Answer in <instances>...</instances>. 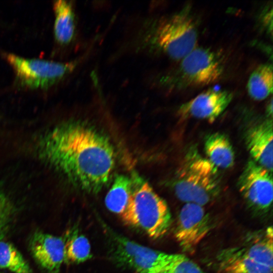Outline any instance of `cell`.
<instances>
[{"mask_svg": "<svg viewBox=\"0 0 273 273\" xmlns=\"http://www.w3.org/2000/svg\"><path fill=\"white\" fill-rule=\"evenodd\" d=\"M40 153L74 185L99 192L109 180L115 163L114 147L106 134L85 121L74 120L50 130Z\"/></svg>", "mask_w": 273, "mask_h": 273, "instance_id": "cell-1", "label": "cell"}, {"mask_svg": "<svg viewBox=\"0 0 273 273\" xmlns=\"http://www.w3.org/2000/svg\"><path fill=\"white\" fill-rule=\"evenodd\" d=\"M198 24L189 4L168 13L133 14L126 20L108 61L134 57L178 61L197 47Z\"/></svg>", "mask_w": 273, "mask_h": 273, "instance_id": "cell-2", "label": "cell"}, {"mask_svg": "<svg viewBox=\"0 0 273 273\" xmlns=\"http://www.w3.org/2000/svg\"><path fill=\"white\" fill-rule=\"evenodd\" d=\"M177 62L168 69L147 73L146 86L163 93L204 87L220 81L226 67L224 54L207 47H196Z\"/></svg>", "mask_w": 273, "mask_h": 273, "instance_id": "cell-3", "label": "cell"}, {"mask_svg": "<svg viewBox=\"0 0 273 273\" xmlns=\"http://www.w3.org/2000/svg\"><path fill=\"white\" fill-rule=\"evenodd\" d=\"M101 39L95 35L80 54L67 62L24 58L13 54H6L5 57L22 86L44 88L63 81L83 67L95 53Z\"/></svg>", "mask_w": 273, "mask_h": 273, "instance_id": "cell-4", "label": "cell"}, {"mask_svg": "<svg viewBox=\"0 0 273 273\" xmlns=\"http://www.w3.org/2000/svg\"><path fill=\"white\" fill-rule=\"evenodd\" d=\"M120 215L127 225L152 239L163 237L171 224V215L166 202L148 183L139 178L132 181L127 205Z\"/></svg>", "mask_w": 273, "mask_h": 273, "instance_id": "cell-5", "label": "cell"}, {"mask_svg": "<svg viewBox=\"0 0 273 273\" xmlns=\"http://www.w3.org/2000/svg\"><path fill=\"white\" fill-rule=\"evenodd\" d=\"M174 190L177 197L185 203L207 204L220 192L217 168L196 149H190L177 170Z\"/></svg>", "mask_w": 273, "mask_h": 273, "instance_id": "cell-6", "label": "cell"}, {"mask_svg": "<svg viewBox=\"0 0 273 273\" xmlns=\"http://www.w3.org/2000/svg\"><path fill=\"white\" fill-rule=\"evenodd\" d=\"M113 258L120 265L138 273H156L174 261L179 254L156 250L139 244L104 225Z\"/></svg>", "mask_w": 273, "mask_h": 273, "instance_id": "cell-7", "label": "cell"}, {"mask_svg": "<svg viewBox=\"0 0 273 273\" xmlns=\"http://www.w3.org/2000/svg\"><path fill=\"white\" fill-rule=\"evenodd\" d=\"M238 186L253 210L259 213L268 211L272 202V172L254 160H250L241 174Z\"/></svg>", "mask_w": 273, "mask_h": 273, "instance_id": "cell-8", "label": "cell"}, {"mask_svg": "<svg viewBox=\"0 0 273 273\" xmlns=\"http://www.w3.org/2000/svg\"><path fill=\"white\" fill-rule=\"evenodd\" d=\"M211 228L210 218L203 206L186 203L178 214L174 236L183 250L192 252Z\"/></svg>", "mask_w": 273, "mask_h": 273, "instance_id": "cell-9", "label": "cell"}, {"mask_svg": "<svg viewBox=\"0 0 273 273\" xmlns=\"http://www.w3.org/2000/svg\"><path fill=\"white\" fill-rule=\"evenodd\" d=\"M233 99L232 93L224 89H209L182 104L180 116L204 119L212 123L225 110Z\"/></svg>", "mask_w": 273, "mask_h": 273, "instance_id": "cell-10", "label": "cell"}, {"mask_svg": "<svg viewBox=\"0 0 273 273\" xmlns=\"http://www.w3.org/2000/svg\"><path fill=\"white\" fill-rule=\"evenodd\" d=\"M64 239L36 232L29 242L31 253L38 264L49 273H59L64 258Z\"/></svg>", "mask_w": 273, "mask_h": 273, "instance_id": "cell-11", "label": "cell"}, {"mask_svg": "<svg viewBox=\"0 0 273 273\" xmlns=\"http://www.w3.org/2000/svg\"><path fill=\"white\" fill-rule=\"evenodd\" d=\"M272 121L268 119L251 127L245 135L246 145L253 160L272 170Z\"/></svg>", "mask_w": 273, "mask_h": 273, "instance_id": "cell-12", "label": "cell"}, {"mask_svg": "<svg viewBox=\"0 0 273 273\" xmlns=\"http://www.w3.org/2000/svg\"><path fill=\"white\" fill-rule=\"evenodd\" d=\"M54 36L57 43L68 47L79 40V24L75 5L72 1L54 2Z\"/></svg>", "mask_w": 273, "mask_h": 273, "instance_id": "cell-13", "label": "cell"}, {"mask_svg": "<svg viewBox=\"0 0 273 273\" xmlns=\"http://www.w3.org/2000/svg\"><path fill=\"white\" fill-rule=\"evenodd\" d=\"M220 273H272V268L249 258L241 247L221 251L217 256Z\"/></svg>", "mask_w": 273, "mask_h": 273, "instance_id": "cell-14", "label": "cell"}, {"mask_svg": "<svg viewBox=\"0 0 273 273\" xmlns=\"http://www.w3.org/2000/svg\"><path fill=\"white\" fill-rule=\"evenodd\" d=\"M272 227H267L249 235L241 247L249 258L272 268Z\"/></svg>", "mask_w": 273, "mask_h": 273, "instance_id": "cell-15", "label": "cell"}, {"mask_svg": "<svg viewBox=\"0 0 273 273\" xmlns=\"http://www.w3.org/2000/svg\"><path fill=\"white\" fill-rule=\"evenodd\" d=\"M204 150L207 159L216 168L226 169L235 162V153L228 138L215 132L208 134L205 139Z\"/></svg>", "mask_w": 273, "mask_h": 273, "instance_id": "cell-16", "label": "cell"}, {"mask_svg": "<svg viewBox=\"0 0 273 273\" xmlns=\"http://www.w3.org/2000/svg\"><path fill=\"white\" fill-rule=\"evenodd\" d=\"M272 66L264 63L256 68L249 76L247 91L250 97L256 101L263 100L272 93Z\"/></svg>", "mask_w": 273, "mask_h": 273, "instance_id": "cell-17", "label": "cell"}, {"mask_svg": "<svg viewBox=\"0 0 273 273\" xmlns=\"http://www.w3.org/2000/svg\"><path fill=\"white\" fill-rule=\"evenodd\" d=\"M64 262L70 264L82 263L91 258V246L88 239L73 229L64 240Z\"/></svg>", "mask_w": 273, "mask_h": 273, "instance_id": "cell-18", "label": "cell"}, {"mask_svg": "<svg viewBox=\"0 0 273 273\" xmlns=\"http://www.w3.org/2000/svg\"><path fill=\"white\" fill-rule=\"evenodd\" d=\"M132 181L126 175H117L105 197V204L112 212L121 215L125 209L131 192Z\"/></svg>", "mask_w": 273, "mask_h": 273, "instance_id": "cell-19", "label": "cell"}, {"mask_svg": "<svg viewBox=\"0 0 273 273\" xmlns=\"http://www.w3.org/2000/svg\"><path fill=\"white\" fill-rule=\"evenodd\" d=\"M0 267L14 273H32L22 255L12 244L0 240Z\"/></svg>", "mask_w": 273, "mask_h": 273, "instance_id": "cell-20", "label": "cell"}, {"mask_svg": "<svg viewBox=\"0 0 273 273\" xmlns=\"http://www.w3.org/2000/svg\"><path fill=\"white\" fill-rule=\"evenodd\" d=\"M156 273H205L194 261L186 256L178 257L164 269Z\"/></svg>", "mask_w": 273, "mask_h": 273, "instance_id": "cell-21", "label": "cell"}, {"mask_svg": "<svg viewBox=\"0 0 273 273\" xmlns=\"http://www.w3.org/2000/svg\"><path fill=\"white\" fill-rule=\"evenodd\" d=\"M13 212L10 199L0 191V240H3L8 231Z\"/></svg>", "mask_w": 273, "mask_h": 273, "instance_id": "cell-22", "label": "cell"}, {"mask_svg": "<svg viewBox=\"0 0 273 273\" xmlns=\"http://www.w3.org/2000/svg\"><path fill=\"white\" fill-rule=\"evenodd\" d=\"M266 115L272 118V98L270 99V101L268 103L266 108Z\"/></svg>", "mask_w": 273, "mask_h": 273, "instance_id": "cell-23", "label": "cell"}, {"mask_svg": "<svg viewBox=\"0 0 273 273\" xmlns=\"http://www.w3.org/2000/svg\"><path fill=\"white\" fill-rule=\"evenodd\" d=\"M1 273V272H0Z\"/></svg>", "mask_w": 273, "mask_h": 273, "instance_id": "cell-24", "label": "cell"}]
</instances>
